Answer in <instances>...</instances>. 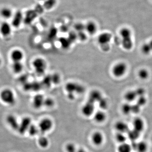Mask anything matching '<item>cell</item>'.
Returning a JSON list of instances; mask_svg holds the SVG:
<instances>
[{
	"label": "cell",
	"mask_w": 152,
	"mask_h": 152,
	"mask_svg": "<svg viewBox=\"0 0 152 152\" xmlns=\"http://www.w3.org/2000/svg\"><path fill=\"white\" fill-rule=\"evenodd\" d=\"M119 34L123 48L126 50H130L134 46L132 31L129 28L125 27L120 30Z\"/></svg>",
	"instance_id": "6da1fadb"
},
{
	"label": "cell",
	"mask_w": 152,
	"mask_h": 152,
	"mask_svg": "<svg viewBox=\"0 0 152 152\" xmlns=\"http://www.w3.org/2000/svg\"><path fill=\"white\" fill-rule=\"evenodd\" d=\"M0 100L9 106H13L17 102V97L15 92L9 88H5L0 91Z\"/></svg>",
	"instance_id": "7a4b0ae2"
},
{
	"label": "cell",
	"mask_w": 152,
	"mask_h": 152,
	"mask_svg": "<svg viewBox=\"0 0 152 152\" xmlns=\"http://www.w3.org/2000/svg\"><path fill=\"white\" fill-rule=\"evenodd\" d=\"M128 66L124 62L121 61L115 64L112 69L113 76L117 78L122 77L127 72Z\"/></svg>",
	"instance_id": "3957f363"
},
{
	"label": "cell",
	"mask_w": 152,
	"mask_h": 152,
	"mask_svg": "<svg viewBox=\"0 0 152 152\" xmlns=\"http://www.w3.org/2000/svg\"><path fill=\"white\" fill-rule=\"evenodd\" d=\"M32 66L36 73L39 75H42L45 73L48 67L46 61L41 57L33 60Z\"/></svg>",
	"instance_id": "277c9868"
},
{
	"label": "cell",
	"mask_w": 152,
	"mask_h": 152,
	"mask_svg": "<svg viewBox=\"0 0 152 152\" xmlns=\"http://www.w3.org/2000/svg\"><path fill=\"white\" fill-rule=\"evenodd\" d=\"M65 89L67 93H72L75 94H80L85 92V88L83 86L75 82L67 83L65 86Z\"/></svg>",
	"instance_id": "5b68a950"
},
{
	"label": "cell",
	"mask_w": 152,
	"mask_h": 152,
	"mask_svg": "<svg viewBox=\"0 0 152 152\" xmlns=\"http://www.w3.org/2000/svg\"><path fill=\"white\" fill-rule=\"evenodd\" d=\"M32 124V120L29 117L26 116L23 118L19 122L18 132L20 134H24L27 132L28 129Z\"/></svg>",
	"instance_id": "8992f818"
},
{
	"label": "cell",
	"mask_w": 152,
	"mask_h": 152,
	"mask_svg": "<svg viewBox=\"0 0 152 152\" xmlns=\"http://www.w3.org/2000/svg\"><path fill=\"white\" fill-rule=\"evenodd\" d=\"M53 121L49 118H45L41 120L38 125L40 132L45 134L51 130L53 127Z\"/></svg>",
	"instance_id": "52a82bcc"
},
{
	"label": "cell",
	"mask_w": 152,
	"mask_h": 152,
	"mask_svg": "<svg viewBox=\"0 0 152 152\" xmlns=\"http://www.w3.org/2000/svg\"><path fill=\"white\" fill-rule=\"evenodd\" d=\"M12 26L7 21L0 24V35L3 38H8L11 35L12 31Z\"/></svg>",
	"instance_id": "ba28073f"
},
{
	"label": "cell",
	"mask_w": 152,
	"mask_h": 152,
	"mask_svg": "<svg viewBox=\"0 0 152 152\" xmlns=\"http://www.w3.org/2000/svg\"><path fill=\"white\" fill-rule=\"evenodd\" d=\"M113 35L110 33L104 32L99 35L97 38V41L99 45L102 46H105L108 45L112 40Z\"/></svg>",
	"instance_id": "9c48e42d"
},
{
	"label": "cell",
	"mask_w": 152,
	"mask_h": 152,
	"mask_svg": "<svg viewBox=\"0 0 152 152\" xmlns=\"http://www.w3.org/2000/svg\"><path fill=\"white\" fill-rule=\"evenodd\" d=\"M95 104L88 101L82 107V113L84 116L89 117L94 113Z\"/></svg>",
	"instance_id": "30bf717a"
},
{
	"label": "cell",
	"mask_w": 152,
	"mask_h": 152,
	"mask_svg": "<svg viewBox=\"0 0 152 152\" xmlns=\"http://www.w3.org/2000/svg\"><path fill=\"white\" fill-rule=\"evenodd\" d=\"M24 57V53L20 49H14L11 51L10 53V58L12 62H22Z\"/></svg>",
	"instance_id": "8fae6325"
},
{
	"label": "cell",
	"mask_w": 152,
	"mask_h": 152,
	"mask_svg": "<svg viewBox=\"0 0 152 152\" xmlns=\"http://www.w3.org/2000/svg\"><path fill=\"white\" fill-rule=\"evenodd\" d=\"M6 121L7 124L11 129L18 132L20 122L18 121L16 116L13 114H10L6 117Z\"/></svg>",
	"instance_id": "7c38bea8"
},
{
	"label": "cell",
	"mask_w": 152,
	"mask_h": 152,
	"mask_svg": "<svg viewBox=\"0 0 152 152\" xmlns=\"http://www.w3.org/2000/svg\"><path fill=\"white\" fill-rule=\"evenodd\" d=\"M12 19V23L11 24L12 27L15 28L19 27L24 20L23 15L21 11H18L14 13Z\"/></svg>",
	"instance_id": "4fadbf2b"
},
{
	"label": "cell",
	"mask_w": 152,
	"mask_h": 152,
	"mask_svg": "<svg viewBox=\"0 0 152 152\" xmlns=\"http://www.w3.org/2000/svg\"><path fill=\"white\" fill-rule=\"evenodd\" d=\"M45 99L43 95L41 94H37L34 96L32 100L33 107L36 110L40 109L44 106Z\"/></svg>",
	"instance_id": "5bb4252c"
},
{
	"label": "cell",
	"mask_w": 152,
	"mask_h": 152,
	"mask_svg": "<svg viewBox=\"0 0 152 152\" xmlns=\"http://www.w3.org/2000/svg\"><path fill=\"white\" fill-rule=\"evenodd\" d=\"M133 129L141 133L144 130L145 127V123L143 119L140 117H136L134 119L132 123Z\"/></svg>",
	"instance_id": "9a60e30c"
},
{
	"label": "cell",
	"mask_w": 152,
	"mask_h": 152,
	"mask_svg": "<svg viewBox=\"0 0 152 152\" xmlns=\"http://www.w3.org/2000/svg\"><path fill=\"white\" fill-rule=\"evenodd\" d=\"M103 97L102 93L100 91L97 90H93L89 95L88 101L95 104L98 103Z\"/></svg>",
	"instance_id": "2e32d148"
},
{
	"label": "cell",
	"mask_w": 152,
	"mask_h": 152,
	"mask_svg": "<svg viewBox=\"0 0 152 152\" xmlns=\"http://www.w3.org/2000/svg\"><path fill=\"white\" fill-rule=\"evenodd\" d=\"M14 12L12 10L8 7H4L0 10V16L5 20L12 19Z\"/></svg>",
	"instance_id": "e0dca14e"
},
{
	"label": "cell",
	"mask_w": 152,
	"mask_h": 152,
	"mask_svg": "<svg viewBox=\"0 0 152 152\" xmlns=\"http://www.w3.org/2000/svg\"><path fill=\"white\" fill-rule=\"evenodd\" d=\"M92 142L96 146H100L102 144L104 140L103 135L99 132H96L93 134Z\"/></svg>",
	"instance_id": "ac0fdd59"
},
{
	"label": "cell",
	"mask_w": 152,
	"mask_h": 152,
	"mask_svg": "<svg viewBox=\"0 0 152 152\" xmlns=\"http://www.w3.org/2000/svg\"><path fill=\"white\" fill-rule=\"evenodd\" d=\"M115 127L118 132L127 133L129 130V125L123 121H118L115 123Z\"/></svg>",
	"instance_id": "d6986e66"
},
{
	"label": "cell",
	"mask_w": 152,
	"mask_h": 152,
	"mask_svg": "<svg viewBox=\"0 0 152 152\" xmlns=\"http://www.w3.org/2000/svg\"><path fill=\"white\" fill-rule=\"evenodd\" d=\"M97 26L94 21H89L85 25V31L91 35H93L97 31Z\"/></svg>",
	"instance_id": "ffe728a7"
},
{
	"label": "cell",
	"mask_w": 152,
	"mask_h": 152,
	"mask_svg": "<svg viewBox=\"0 0 152 152\" xmlns=\"http://www.w3.org/2000/svg\"><path fill=\"white\" fill-rule=\"evenodd\" d=\"M124 98L128 103H130L136 100L138 96L135 90H130L125 93Z\"/></svg>",
	"instance_id": "44dd1931"
},
{
	"label": "cell",
	"mask_w": 152,
	"mask_h": 152,
	"mask_svg": "<svg viewBox=\"0 0 152 152\" xmlns=\"http://www.w3.org/2000/svg\"><path fill=\"white\" fill-rule=\"evenodd\" d=\"M24 65L22 62H15L12 63L11 69L13 72L15 74L21 73L24 69Z\"/></svg>",
	"instance_id": "7402d4cb"
},
{
	"label": "cell",
	"mask_w": 152,
	"mask_h": 152,
	"mask_svg": "<svg viewBox=\"0 0 152 152\" xmlns=\"http://www.w3.org/2000/svg\"><path fill=\"white\" fill-rule=\"evenodd\" d=\"M94 118L96 122L102 123L105 121L107 115L103 111H98L94 113Z\"/></svg>",
	"instance_id": "603a6c76"
},
{
	"label": "cell",
	"mask_w": 152,
	"mask_h": 152,
	"mask_svg": "<svg viewBox=\"0 0 152 152\" xmlns=\"http://www.w3.org/2000/svg\"><path fill=\"white\" fill-rule=\"evenodd\" d=\"M138 76L142 80H146L149 78V71L146 68H142L138 72Z\"/></svg>",
	"instance_id": "cb8c5ba5"
},
{
	"label": "cell",
	"mask_w": 152,
	"mask_h": 152,
	"mask_svg": "<svg viewBox=\"0 0 152 152\" xmlns=\"http://www.w3.org/2000/svg\"><path fill=\"white\" fill-rule=\"evenodd\" d=\"M140 133L133 129L129 130L127 134L128 137L131 140V141L133 142L136 141V140L139 138V137H140Z\"/></svg>",
	"instance_id": "d4e9b609"
},
{
	"label": "cell",
	"mask_w": 152,
	"mask_h": 152,
	"mask_svg": "<svg viewBox=\"0 0 152 152\" xmlns=\"http://www.w3.org/2000/svg\"><path fill=\"white\" fill-rule=\"evenodd\" d=\"M148 148L147 143L143 141H141L137 143L136 151L137 152H147Z\"/></svg>",
	"instance_id": "484cf974"
},
{
	"label": "cell",
	"mask_w": 152,
	"mask_h": 152,
	"mask_svg": "<svg viewBox=\"0 0 152 152\" xmlns=\"http://www.w3.org/2000/svg\"><path fill=\"white\" fill-rule=\"evenodd\" d=\"M118 152H132V148L130 144L125 142L120 144L118 147Z\"/></svg>",
	"instance_id": "4316f807"
},
{
	"label": "cell",
	"mask_w": 152,
	"mask_h": 152,
	"mask_svg": "<svg viewBox=\"0 0 152 152\" xmlns=\"http://www.w3.org/2000/svg\"><path fill=\"white\" fill-rule=\"evenodd\" d=\"M141 51L142 53L145 56H148L151 53H152L151 48L150 47L148 42L145 43L142 45L141 48Z\"/></svg>",
	"instance_id": "83f0119b"
},
{
	"label": "cell",
	"mask_w": 152,
	"mask_h": 152,
	"mask_svg": "<svg viewBox=\"0 0 152 152\" xmlns=\"http://www.w3.org/2000/svg\"><path fill=\"white\" fill-rule=\"evenodd\" d=\"M38 144L41 148H48L49 145L48 139L44 136H42L39 138L38 141Z\"/></svg>",
	"instance_id": "f1b7e54d"
},
{
	"label": "cell",
	"mask_w": 152,
	"mask_h": 152,
	"mask_svg": "<svg viewBox=\"0 0 152 152\" xmlns=\"http://www.w3.org/2000/svg\"><path fill=\"white\" fill-rule=\"evenodd\" d=\"M27 132L31 137H34L37 135L40 132L38 126L32 124L28 129Z\"/></svg>",
	"instance_id": "f546056e"
},
{
	"label": "cell",
	"mask_w": 152,
	"mask_h": 152,
	"mask_svg": "<svg viewBox=\"0 0 152 152\" xmlns=\"http://www.w3.org/2000/svg\"><path fill=\"white\" fill-rule=\"evenodd\" d=\"M122 112L125 115H129L132 113V105L129 103H126L122 106Z\"/></svg>",
	"instance_id": "4dcf8cb0"
},
{
	"label": "cell",
	"mask_w": 152,
	"mask_h": 152,
	"mask_svg": "<svg viewBox=\"0 0 152 152\" xmlns=\"http://www.w3.org/2000/svg\"><path fill=\"white\" fill-rule=\"evenodd\" d=\"M56 0H45L44 8L47 10H50L56 5Z\"/></svg>",
	"instance_id": "1f68e13d"
},
{
	"label": "cell",
	"mask_w": 152,
	"mask_h": 152,
	"mask_svg": "<svg viewBox=\"0 0 152 152\" xmlns=\"http://www.w3.org/2000/svg\"><path fill=\"white\" fill-rule=\"evenodd\" d=\"M116 140L120 144L126 142L127 140V137L125 135L124 133L118 132L116 134L115 137Z\"/></svg>",
	"instance_id": "d6a6232c"
},
{
	"label": "cell",
	"mask_w": 152,
	"mask_h": 152,
	"mask_svg": "<svg viewBox=\"0 0 152 152\" xmlns=\"http://www.w3.org/2000/svg\"><path fill=\"white\" fill-rule=\"evenodd\" d=\"M98 103L99 104V107L102 110L104 111L107 110L108 107V102L104 98H102L98 102Z\"/></svg>",
	"instance_id": "836d02e7"
},
{
	"label": "cell",
	"mask_w": 152,
	"mask_h": 152,
	"mask_svg": "<svg viewBox=\"0 0 152 152\" xmlns=\"http://www.w3.org/2000/svg\"><path fill=\"white\" fill-rule=\"evenodd\" d=\"M59 41L60 43L64 48H68L70 45L71 42L68 38H61Z\"/></svg>",
	"instance_id": "e575fe53"
},
{
	"label": "cell",
	"mask_w": 152,
	"mask_h": 152,
	"mask_svg": "<svg viewBox=\"0 0 152 152\" xmlns=\"http://www.w3.org/2000/svg\"><path fill=\"white\" fill-rule=\"evenodd\" d=\"M55 105V101L51 98H45L44 100V106L48 108H51Z\"/></svg>",
	"instance_id": "d590c367"
},
{
	"label": "cell",
	"mask_w": 152,
	"mask_h": 152,
	"mask_svg": "<svg viewBox=\"0 0 152 152\" xmlns=\"http://www.w3.org/2000/svg\"><path fill=\"white\" fill-rule=\"evenodd\" d=\"M43 84L45 86L50 87L52 83L51 76L47 75L43 80Z\"/></svg>",
	"instance_id": "8d00e7d4"
},
{
	"label": "cell",
	"mask_w": 152,
	"mask_h": 152,
	"mask_svg": "<svg viewBox=\"0 0 152 152\" xmlns=\"http://www.w3.org/2000/svg\"><path fill=\"white\" fill-rule=\"evenodd\" d=\"M51 76L52 83L57 85L58 84L61 82V77L58 74L55 73Z\"/></svg>",
	"instance_id": "74e56055"
},
{
	"label": "cell",
	"mask_w": 152,
	"mask_h": 152,
	"mask_svg": "<svg viewBox=\"0 0 152 152\" xmlns=\"http://www.w3.org/2000/svg\"><path fill=\"white\" fill-rule=\"evenodd\" d=\"M66 152H77L75 145L72 143L67 144L66 146Z\"/></svg>",
	"instance_id": "f35d334b"
},
{
	"label": "cell",
	"mask_w": 152,
	"mask_h": 152,
	"mask_svg": "<svg viewBox=\"0 0 152 152\" xmlns=\"http://www.w3.org/2000/svg\"><path fill=\"white\" fill-rule=\"evenodd\" d=\"M74 28L78 32L84 31L85 30V25L82 23H77L75 25Z\"/></svg>",
	"instance_id": "ab89813d"
},
{
	"label": "cell",
	"mask_w": 152,
	"mask_h": 152,
	"mask_svg": "<svg viewBox=\"0 0 152 152\" xmlns=\"http://www.w3.org/2000/svg\"><path fill=\"white\" fill-rule=\"evenodd\" d=\"M137 100V104L140 107L145 105L147 102L146 98L145 97V96L140 97L138 98Z\"/></svg>",
	"instance_id": "60d3db41"
},
{
	"label": "cell",
	"mask_w": 152,
	"mask_h": 152,
	"mask_svg": "<svg viewBox=\"0 0 152 152\" xmlns=\"http://www.w3.org/2000/svg\"><path fill=\"white\" fill-rule=\"evenodd\" d=\"M140 110V107L136 104L134 105H132V113H138Z\"/></svg>",
	"instance_id": "b9f144b4"
},
{
	"label": "cell",
	"mask_w": 152,
	"mask_h": 152,
	"mask_svg": "<svg viewBox=\"0 0 152 152\" xmlns=\"http://www.w3.org/2000/svg\"><path fill=\"white\" fill-rule=\"evenodd\" d=\"M135 91L137 94V95L138 98L144 96L145 93V90L142 88H139L135 90Z\"/></svg>",
	"instance_id": "7bdbcfd3"
},
{
	"label": "cell",
	"mask_w": 152,
	"mask_h": 152,
	"mask_svg": "<svg viewBox=\"0 0 152 152\" xmlns=\"http://www.w3.org/2000/svg\"><path fill=\"white\" fill-rule=\"evenodd\" d=\"M77 37L81 40H86V39H87L86 34L84 32V31L78 32V34H77Z\"/></svg>",
	"instance_id": "ee69618b"
},
{
	"label": "cell",
	"mask_w": 152,
	"mask_h": 152,
	"mask_svg": "<svg viewBox=\"0 0 152 152\" xmlns=\"http://www.w3.org/2000/svg\"><path fill=\"white\" fill-rule=\"evenodd\" d=\"M77 37H78L77 34H76L74 32H71L70 34H69V37L68 39H69L70 41H71V42H73L74 40H75L76 39Z\"/></svg>",
	"instance_id": "f6af8a7d"
},
{
	"label": "cell",
	"mask_w": 152,
	"mask_h": 152,
	"mask_svg": "<svg viewBox=\"0 0 152 152\" xmlns=\"http://www.w3.org/2000/svg\"><path fill=\"white\" fill-rule=\"evenodd\" d=\"M67 96L68 99L70 100H74L75 98V94L72 93H67Z\"/></svg>",
	"instance_id": "bcb514c9"
},
{
	"label": "cell",
	"mask_w": 152,
	"mask_h": 152,
	"mask_svg": "<svg viewBox=\"0 0 152 152\" xmlns=\"http://www.w3.org/2000/svg\"><path fill=\"white\" fill-rule=\"evenodd\" d=\"M77 152H87L86 150L83 149H80L77 150Z\"/></svg>",
	"instance_id": "7dc6e473"
},
{
	"label": "cell",
	"mask_w": 152,
	"mask_h": 152,
	"mask_svg": "<svg viewBox=\"0 0 152 152\" xmlns=\"http://www.w3.org/2000/svg\"><path fill=\"white\" fill-rule=\"evenodd\" d=\"M149 44L150 47H151V50H152V39L151 40L149 41V42H148Z\"/></svg>",
	"instance_id": "c3c4849f"
},
{
	"label": "cell",
	"mask_w": 152,
	"mask_h": 152,
	"mask_svg": "<svg viewBox=\"0 0 152 152\" xmlns=\"http://www.w3.org/2000/svg\"><path fill=\"white\" fill-rule=\"evenodd\" d=\"M39 1H45V0H38Z\"/></svg>",
	"instance_id": "681fc988"
},
{
	"label": "cell",
	"mask_w": 152,
	"mask_h": 152,
	"mask_svg": "<svg viewBox=\"0 0 152 152\" xmlns=\"http://www.w3.org/2000/svg\"></svg>",
	"instance_id": "f907efd6"
}]
</instances>
